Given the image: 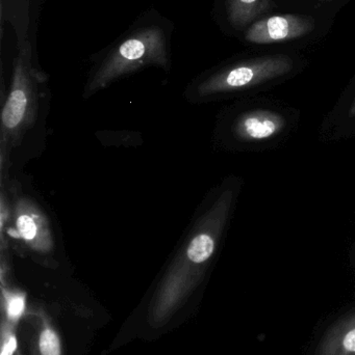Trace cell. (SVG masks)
Wrapping results in <instances>:
<instances>
[{
  "label": "cell",
  "instance_id": "6da1fadb",
  "mask_svg": "<svg viewBox=\"0 0 355 355\" xmlns=\"http://www.w3.org/2000/svg\"><path fill=\"white\" fill-rule=\"evenodd\" d=\"M168 45L166 31L156 25L140 27L127 33L115 44L90 79L88 95L144 67L168 69Z\"/></svg>",
  "mask_w": 355,
  "mask_h": 355
},
{
  "label": "cell",
  "instance_id": "7a4b0ae2",
  "mask_svg": "<svg viewBox=\"0 0 355 355\" xmlns=\"http://www.w3.org/2000/svg\"><path fill=\"white\" fill-rule=\"evenodd\" d=\"M43 81L44 75L33 64V50L26 41L18 47V55L13 64L10 93L2 107L0 150L10 153L12 148L20 145L35 122L39 85Z\"/></svg>",
  "mask_w": 355,
  "mask_h": 355
},
{
  "label": "cell",
  "instance_id": "3957f363",
  "mask_svg": "<svg viewBox=\"0 0 355 355\" xmlns=\"http://www.w3.org/2000/svg\"><path fill=\"white\" fill-rule=\"evenodd\" d=\"M293 69V60L286 55L263 56L227 67L204 79L198 85L200 96L239 91L283 76Z\"/></svg>",
  "mask_w": 355,
  "mask_h": 355
},
{
  "label": "cell",
  "instance_id": "277c9868",
  "mask_svg": "<svg viewBox=\"0 0 355 355\" xmlns=\"http://www.w3.org/2000/svg\"><path fill=\"white\" fill-rule=\"evenodd\" d=\"M13 219L19 237L25 245L39 254L53 252L54 240L47 217L35 202L19 196L14 202Z\"/></svg>",
  "mask_w": 355,
  "mask_h": 355
},
{
  "label": "cell",
  "instance_id": "5b68a950",
  "mask_svg": "<svg viewBox=\"0 0 355 355\" xmlns=\"http://www.w3.org/2000/svg\"><path fill=\"white\" fill-rule=\"evenodd\" d=\"M315 22L300 15H276L252 23L245 40L254 44H271L298 39L312 33Z\"/></svg>",
  "mask_w": 355,
  "mask_h": 355
},
{
  "label": "cell",
  "instance_id": "8992f818",
  "mask_svg": "<svg viewBox=\"0 0 355 355\" xmlns=\"http://www.w3.org/2000/svg\"><path fill=\"white\" fill-rule=\"evenodd\" d=\"M316 355H355V311L331 327L319 344Z\"/></svg>",
  "mask_w": 355,
  "mask_h": 355
},
{
  "label": "cell",
  "instance_id": "52a82bcc",
  "mask_svg": "<svg viewBox=\"0 0 355 355\" xmlns=\"http://www.w3.org/2000/svg\"><path fill=\"white\" fill-rule=\"evenodd\" d=\"M283 120L269 112L245 114L238 123L237 132L247 141H264L275 137L283 130Z\"/></svg>",
  "mask_w": 355,
  "mask_h": 355
},
{
  "label": "cell",
  "instance_id": "ba28073f",
  "mask_svg": "<svg viewBox=\"0 0 355 355\" xmlns=\"http://www.w3.org/2000/svg\"><path fill=\"white\" fill-rule=\"evenodd\" d=\"M1 27L10 23L16 31L18 47L27 41L29 24V0H0Z\"/></svg>",
  "mask_w": 355,
  "mask_h": 355
},
{
  "label": "cell",
  "instance_id": "9c48e42d",
  "mask_svg": "<svg viewBox=\"0 0 355 355\" xmlns=\"http://www.w3.org/2000/svg\"><path fill=\"white\" fill-rule=\"evenodd\" d=\"M269 0H226L229 22L236 29H242L269 10Z\"/></svg>",
  "mask_w": 355,
  "mask_h": 355
},
{
  "label": "cell",
  "instance_id": "30bf717a",
  "mask_svg": "<svg viewBox=\"0 0 355 355\" xmlns=\"http://www.w3.org/2000/svg\"><path fill=\"white\" fill-rule=\"evenodd\" d=\"M6 298V313L10 320L16 321L22 316L25 309V298L22 294L3 291Z\"/></svg>",
  "mask_w": 355,
  "mask_h": 355
},
{
  "label": "cell",
  "instance_id": "8fae6325",
  "mask_svg": "<svg viewBox=\"0 0 355 355\" xmlns=\"http://www.w3.org/2000/svg\"><path fill=\"white\" fill-rule=\"evenodd\" d=\"M39 346L42 355H60V340L52 329L42 331Z\"/></svg>",
  "mask_w": 355,
  "mask_h": 355
},
{
  "label": "cell",
  "instance_id": "7c38bea8",
  "mask_svg": "<svg viewBox=\"0 0 355 355\" xmlns=\"http://www.w3.org/2000/svg\"><path fill=\"white\" fill-rule=\"evenodd\" d=\"M17 348L16 338L14 336H8L3 343L1 355H13Z\"/></svg>",
  "mask_w": 355,
  "mask_h": 355
},
{
  "label": "cell",
  "instance_id": "4fadbf2b",
  "mask_svg": "<svg viewBox=\"0 0 355 355\" xmlns=\"http://www.w3.org/2000/svg\"><path fill=\"white\" fill-rule=\"evenodd\" d=\"M349 116H355V101L354 103L352 104V108H350Z\"/></svg>",
  "mask_w": 355,
  "mask_h": 355
}]
</instances>
